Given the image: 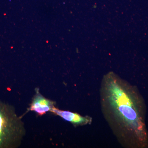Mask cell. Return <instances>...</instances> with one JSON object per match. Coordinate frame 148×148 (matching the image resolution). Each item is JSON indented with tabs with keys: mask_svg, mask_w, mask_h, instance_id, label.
<instances>
[{
	"mask_svg": "<svg viewBox=\"0 0 148 148\" xmlns=\"http://www.w3.org/2000/svg\"><path fill=\"white\" fill-rule=\"evenodd\" d=\"M101 92L103 111L119 137L126 140L130 132L141 130L139 114L125 82L112 73L108 74Z\"/></svg>",
	"mask_w": 148,
	"mask_h": 148,
	"instance_id": "1",
	"label": "cell"
},
{
	"mask_svg": "<svg viewBox=\"0 0 148 148\" xmlns=\"http://www.w3.org/2000/svg\"><path fill=\"white\" fill-rule=\"evenodd\" d=\"M24 122L15 108L0 101V148H17L26 135Z\"/></svg>",
	"mask_w": 148,
	"mask_h": 148,
	"instance_id": "2",
	"label": "cell"
},
{
	"mask_svg": "<svg viewBox=\"0 0 148 148\" xmlns=\"http://www.w3.org/2000/svg\"><path fill=\"white\" fill-rule=\"evenodd\" d=\"M55 103L54 101L46 98L40 93L39 89L36 88L29 110L34 111L39 116H42L47 112H50L55 106Z\"/></svg>",
	"mask_w": 148,
	"mask_h": 148,
	"instance_id": "3",
	"label": "cell"
},
{
	"mask_svg": "<svg viewBox=\"0 0 148 148\" xmlns=\"http://www.w3.org/2000/svg\"><path fill=\"white\" fill-rule=\"evenodd\" d=\"M56 115L71 123L75 126H82L90 124L92 121V119L89 116H83L76 113L73 112L68 111H64L57 108L55 106L50 111Z\"/></svg>",
	"mask_w": 148,
	"mask_h": 148,
	"instance_id": "4",
	"label": "cell"
}]
</instances>
